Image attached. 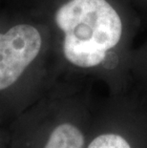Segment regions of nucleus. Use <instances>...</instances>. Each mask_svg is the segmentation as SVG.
<instances>
[{
    "label": "nucleus",
    "instance_id": "3",
    "mask_svg": "<svg viewBox=\"0 0 147 148\" xmlns=\"http://www.w3.org/2000/svg\"><path fill=\"white\" fill-rule=\"evenodd\" d=\"M85 132L72 121L49 126L21 121L9 132V148H86Z\"/></svg>",
    "mask_w": 147,
    "mask_h": 148
},
{
    "label": "nucleus",
    "instance_id": "1",
    "mask_svg": "<svg viewBox=\"0 0 147 148\" xmlns=\"http://www.w3.org/2000/svg\"><path fill=\"white\" fill-rule=\"evenodd\" d=\"M55 20L64 33L65 58L80 68L101 63L122 34L120 15L106 0H70L57 11Z\"/></svg>",
    "mask_w": 147,
    "mask_h": 148
},
{
    "label": "nucleus",
    "instance_id": "5",
    "mask_svg": "<svg viewBox=\"0 0 147 148\" xmlns=\"http://www.w3.org/2000/svg\"><path fill=\"white\" fill-rule=\"evenodd\" d=\"M0 148H9V132L0 129Z\"/></svg>",
    "mask_w": 147,
    "mask_h": 148
},
{
    "label": "nucleus",
    "instance_id": "4",
    "mask_svg": "<svg viewBox=\"0 0 147 148\" xmlns=\"http://www.w3.org/2000/svg\"><path fill=\"white\" fill-rule=\"evenodd\" d=\"M86 148H137V146L122 135L106 132L88 140Z\"/></svg>",
    "mask_w": 147,
    "mask_h": 148
},
{
    "label": "nucleus",
    "instance_id": "2",
    "mask_svg": "<svg viewBox=\"0 0 147 148\" xmlns=\"http://www.w3.org/2000/svg\"><path fill=\"white\" fill-rule=\"evenodd\" d=\"M41 45L38 30L28 24L15 25L0 34V95L9 94L17 86Z\"/></svg>",
    "mask_w": 147,
    "mask_h": 148
}]
</instances>
